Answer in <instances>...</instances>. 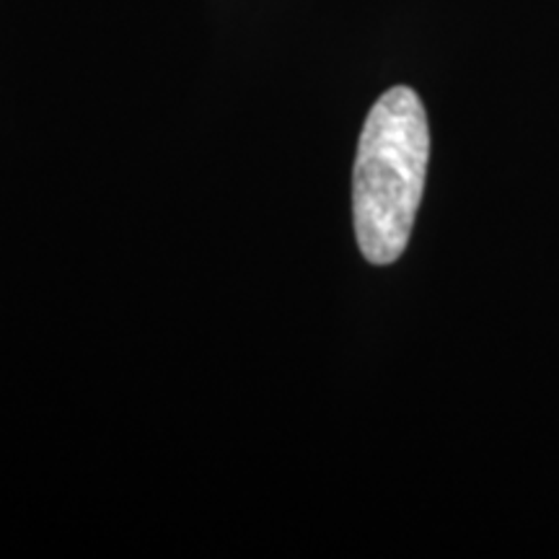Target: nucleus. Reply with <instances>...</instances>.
Wrapping results in <instances>:
<instances>
[{
    "label": "nucleus",
    "instance_id": "nucleus-1",
    "mask_svg": "<svg viewBox=\"0 0 559 559\" xmlns=\"http://www.w3.org/2000/svg\"><path fill=\"white\" fill-rule=\"evenodd\" d=\"M430 160V128L423 102L394 86L362 124L353 171L355 236L370 264L396 262L407 249L423 202Z\"/></svg>",
    "mask_w": 559,
    "mask_h": 559
}]
</instances>
